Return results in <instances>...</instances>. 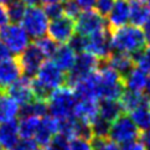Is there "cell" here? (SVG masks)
I'll list each match as a JSON object with an SVG mask.
<instances>
[{
	"instance_id": "cell-1",
	"label": "cell",
	"mask_w": 150,
	"mask_h": 150,
	"mask_svg": "<svg viewBox=\"0 0 150 150\" xmlns=\"http://www.w3.org/2000/svg\"><path fill=\"white\" fill-rule=\"evenodd\" d=\"M67 76L53 61H45L33 79L35 97L46 100L52 91L66 83Z\"/></svg>"
},
{
	"instance_id": "cell-2",
	"label": "cell",
	"mask_w": 150,
	"mask_h": 150,
	"mask_svg": "<svg viewBox=\"0 0 150 150\" xmlns=\"http://www.w3.org/2000/svg\"><path fill=\"white\" fill-rule=\"evenodd\" d=\"M112 45L113 51L125 52L133 56L146 47V40L144 31L139 26L132 24L112 30Z\"/></svg>"
},
{
	"instance_id": "cell-3",
	"label": "cell",
	"mask_w": 150,
	"mask_h": 150,
	"mask_svg": "<svg viewBox=\"0 0 150 150\" xmlns=\"http://www.w3.org/2000/svg\"><path fill=\"white\" fill-rule=\"evenodd\" d=\"M76 104L77 96L69 86H61V87L56 88L55 91H52L47 98L50 114L58 119L74 117Z\"/></svg>"
},
{
	"instance_id": "cell-4",
	"label": "cell",
	"mask_w": 150,
	"mask_h": 150,
	"mask_svg": "<svg viewBox=\"0 0 150 150\" xmlns=\"http://www.w3.org/2000/svg\"><path fill=\"white\" fill-rule=\"evenodd\" d=\"M29 36L30 35L24 29V26L16 23L6 24L0 28V41L14 55H21L29 46Z\"/></svg>"
},
{
	"instance_id": "cell-5",
	"label": "cell",
	"mask_w": 150,
	"mask_h": 150,
	"mask_svg": "<svg viewBox=\"0 0 150 150\" xmlns=\"http://www.w3.org/2000/svg\"><path fill=\"white\" fill-rule=\"evenodd\" d=\"M108 138L113 142L125 145L133 140L142 138V130L134 123L132 117L127 114H122L110 124Z\"/></svg>"
},
{
	"instance_id": "cell-6",
	"label": "cell",
	"mask_w": 150,
	"mask_h": 150,
	"mask_svg": "<svg viewBox=\"0 0 150 150\" xmlns=\"http://www.w3.org/2000/svg\"><path fill=\"white\" fill-rule=\"evenodd\" d=\"M49 20L50 19L45 13V9L37 5H29L21 23L30 36H33L34 39H39L47 34L50 25Z\"/></svg>"
},
{
	"instance_id": "cell-7",
	"label": "cell",
	"mask_w": 150,
	"mask_h": 150,
	"mask_svg": "<svg viewBox=\"0 0 150 150\" xmlns=\"http://www.w3.org/2000/svg\"><path fill=\"white\" fill-rule=\"evenodd\" d=\"M99 63H100V60L94 55H92V53L89 52L78 53L73 67L68 71L66 84L73 87L78 81L88 77L89 74H92L93 72L97 71L99 67Z\"/></svg>"
},
{
	"instance_id": "cell-8",
	"label": "cell",
	"mask_w": 150,
	"mask_h": 150,
	"mask_svg": "<svg viewBox=\"0 0 150 150\" xmlns=\"http://www.w3.org/2000/svg\"><path fill=\"white\" fill-rule=\"evenodd\" d=\"M108 26L104 16L100 15L97 10H82V13L76 19V31L83 36H91L104 30Z\"/></svg>"
},
{
	"instance_id": "cell-9",
	"label": "cell",
	"mask_w": 150,
	"mask_h": 150,
	"mask_svg": "<svg viewBox=\"0 0 150 150\" xmlns=\"http://www.w3.org/2000/svg\"><path fill=\"white\" fill-rule=\"evenodd\" d=\"M86 52L94 55L99 60H107L109 55L113 52L112 45V30L107 28L87 37V49Z\"/></svg>"
},
{
	"instance_id": "cell-10",
	"label": "cell",
	"mask_w": 150,
	"mask_h": 150,
	"mask_svg": "<svg viewBox=\"0 0 150 150\" xmlns=\"http://www.w3.org/2000/svg\"><path fill=\"white\" fill-rule=\"evenodd\" d=\"M45 58L46 56L44 55V52L40 50V47L35 42L33 45H29L19 57L24 76H28L30 78L35 77L42 63L45 62Z\"/></svg>"
},
{
	"instance_id": "cell-11",
	"label": "cell",
	"mask_w": 150,
	"mask_h": 150,
	"mask_svg": "<svg viewBox=\"0 0 150 150\" xmlns=\"http://www.w3.org/2000/svg\"><path fill=\"white\" fill-rule=\"evenodd\" d=\"M74 31H76V20L63 15L58 19L51 20L47 33L57 44H66L74 35Z\"/></svg>"
},
{
	"instance_id": "cell-12",
	"label": "cell",
	"mask_w": 150,
	"mask_h": 150,
	"mask_svg": "<svg viewBox=\"0 0 150 150\" xmlns=\"http://www.w3.org/2000/svg\"><path fill=\"white\" fill-rule=\"evenodd\" d=\"M23 74V67L19 58L6 57L0 61V88L8 89Z\"/></svg>"
},
{
	"instance_id": "cell-13",
	"label": "cell",
	"mask_w": 150,
	"mask_h": 150,
	"mask_svg": "<svg viewBox=\"0 0 150 150\" xmlns=\"http://www.w3.org/2000/svg\"><path fill=\"white\" fill-rule=\"evenodd\" d=\"M8 93L16 99L20 105H24L29 102L34 100L35 92H34V86H33V78L28 76L20 77L14 84H11L8 88Z\"/></svg>"
},
{
	"instance_id": "cell-14",
	"label": "cell",
	"mask_w": 150,
	"mask_h": 150,
	"mask_svg": "<svg viewBox=\"0 0 150 150\" xmlns=\"http://www.w3.org/2000/svg\"><path fill=\"white\" fill-rule=\"evenodd\" d=\"M107 18V23L110 30H115L127 25L128 21H130V3L128 0H115Z\"/></svg>"
},
{
	"instance_id": "cell-15",
	"label": "cell",
	"mask_w": 150,
	"mask_h": 150,
	"mask_svg": "<svg viewBox=\"0 0 150 150\" xmlns=\"http://www.w3.org/2000/svg\"><path fill=\"white\" fill-rule=\"evenodd\" d=\"M99 115V100L94 98L78 99L74 108V117L77 119L92 125V123Z\"/></svg>"
},
{
	"instance_id": "cell-16",
	"label": "cell",
	"mask_w": 150,
	"mask_h": 150,
	"mask_svg": "<svg viewBox=\"0 0 150 150\" xmlns=\"http://www.w3.org/2000/svg\"><path fill=\"white\" fill-rule=\"evenodd\" d=\"M20 138L19 123L16 120L0 123V144L5 150H13Z\"/></svg>"
},
{
	"instance_id": "cell-17",
	"label": "cell",
	"mask_w": 150,
	"mask_h": 150,
	"mask_svg": "<svg viewBox=\"0 0 150 150\" xmlns=\"http://www.w3.org/2000/svg\"><path fill=\"white\" fill-rule=\"evenodd\" d=\"M20 103L9 93H0V123L16 120L20 115Z\"/></svg>"
},
{
	"instance_id": "cell-18",
	"label": "cell",
	"mask_w": 150,
	"mask_h": 150,
	"mask_svg": "<svg viewBox=\"0 0 150 150\" xmlns=\"http://www.w3.org/2000/svg\"><path fill=\"white\" fill-rule=\"evenodd\" d=\"M105 61L108 62L115 71L119 72L122 74V77L127 76V74L135 67V62H134L133 56L129 55V53H125V52L113 51Z\"/></svg>"
},
{
	"instance_id": "cell-19",
	"label": "cell",
	"mask_w": 150,
	"mask_h": 150,
	"mask_svg": "<svg viewBox=\"0 0 150 150\" xmlns=\"http://www.w3.org/2000/svg\"><path fill=\"white\" fill-rule=\"evenodd\" d=\"M76 52L69 45L61 44L57 46L56 52L52 56V61L60 67L63 72H68L74 65L76 61Z\"/></svg>"
},
{
	"instance_id": "cell-20",
	"label": "cell",
	"mask_w": 150,
	"mask_h": 150,
	"mask_svg": "<svg viewBox=\"0 0 150 150\" xmlns=\"http://www.w3.org/2000/svg\"><path fill=\"white\" fill-rule=\"evenodd\" d=\"M125 112L120 104V100L114 99H100L99 100V118L112 124L118 117L124 114Z\"/></svg>"
},
{
	"instance_id": "cell-21",
	"label": "cell",
	"mask_w": 150,
	"mask_h": 150,
	"mask_svg": "<svg viewBox=\"0 0 150 150\" xmlns=\"http://www.w3.org/2000/svg\"><path fill=\"white\" fill-rule=\"evenodd\" d=\"M150 19V5L148 0L130 1V23L135 26H144Z\"/></svg>"
},
{
	"instance_id": "cell-22",
	"label": "cell",
	"mask_w": 150,
	"mask_h": 150,
	"mask_svg": "<svg viewBox=\"0 0 150 150\" xmlns=\"http://www.w3.org/2000/svg\"><path fill=\"white\" fill-rule=\"evenodd\" d=\"M123 81H124L125 89L134 91V92H143L146 87L148 77L143 69L134 67L127 76L123 77Z\"/></svg>"
},
{
	"instance_id": "cell-23",
	"label": "cell",
	"mask_w": 150,
	"mask_h": 150,
	"mask_svg": "<svg viewBox=\"0 0 150 150\" xmlns=\"http://www.w3.org/2000/svg\"><path fill=\"white\" fill-rule=\"evenodd\" d=\"M119 100L124 112H129L130 113L133 109L138 108L139 105L148 102V96H145L143 92H134V91L127 89L124 91V93H123Z\"/></svg>"
},
{
	"instance_id": "cell-24",
	"label": "cell",
	"mask_w": 150,
	"mask_h": 150,
	"mask_svg": "<svg viewBox=\"0 0 150 150\" xmlns=\"http://www.w3.org/2000/svg\"><path fill=\"white\" fill-rule=\"evenodd\" d=\"M41 119H42V117H36V115L21 117V119L19 122V129H20L21 138L34 139L40 128Z\"/></svg>"
},
{
	"instance_id": "cell-25",
	"label": "cell",
	"mask_w": 150,
	"mask_h": 150,
	"mask_svg": "<svg viewBox=\"0 0 150 150\" xmlns=\"http://www.w3.org/2000/svg\"><path fill=\"white\" fill-rule=\"evenodd\" d=\"M130 117L134 123L142 132H145L150 128V103L149 100L139 105L138 108L130 112Z\"/></svg>"
},
{
	"instance_id": "cell-26",
	"label": "cell",
	"mask_w": 150,
	"mask_h": 150,
	"mask_svg": "<svg viewBox=\"0 0 150 150\" xmlns=\"http://www.w3.org/2000/svg\"><path fill=\"white\" fill-rule=\"evenodd\" d=\"M47 110H49V105L44 99H37L29 102L24 105H21L20 115L26 117V115H36V117H45Z\"/></svg>"
},
{
	"instance_id": "cell-27",
	"label": "cell",
	"mask_w": 150,
	"mask_h": 150,
	"mask_svg": "<svg viewBox=\"0 0 150 150\" xmlns=\"http://www.w3.org/2000/svg\"><path fill=\"white\" fill-rule=\"evenodd\" d=\"M26 4L24 0H14L10 4L6 5V10H8V15H9V20L11 23H20L24 19V15L26 13Z\"/></svg>"
},
{
	"instance_id": "cell-28",
	"label": "cell",
	"mask_w": 150,
	"mask_h": 150,
	"mask_svg": "<svg viewBox=\"0 0 150 150\" xmlns=\"http://www.w3.org/2000/svg\"><path fill=\"white\" fill-rule=\"evenodd\" d=\"M35 44L44 52L46 58H52L53 53L56 52L58 46L57 42L53 39H51L50 36H42V37H39V39H35Z\"/></svg>"
},
{
	"instance_id": "cell-29",
	"label": "cell",
	"mask_w": 150,
	"mask_h": 150,
	"mask_svg": "<svg viewBox=\"0 0 150 150\" xmlns=\"http://www.w3.org/2000/svg\"><path fill=\"white\" fill-rule=\"evenodd\" d=\"M133 58H134V62H135L137 67L143 69L145 73H150V46H149V49L144 47L143 50L134 53Z\"/></svg>"
},
{
	"instance_id": "cell-30",
	"label": "cell",
	"mask_w": 150,
	"mask_h": 150,
	"mask_svg": "<svg viewBox=\"0 0 150 150\" xmlns=\"http://www.w3.org/2000/svg\"><path fill=\"white\" fill-rule=\"evenodd\" d=\"M40 150H72V149H71V143H69L68 139L58 133L52 138V140L46 146H44V149H40Z\"/></svg>"
},
{
	"instance_id": "cell-31",
	"label": "cell",
	"mask_w": 150,
	"mask_h": 150,
	"mask_svg": "<svg viewBox=\"0 0 150 150\" xmlns=\"http://www.w3.org/2000/svg\"><path fill=\"white\" fill-rule=\"evenodd\" d=\"M94 150H123L119 144L113 142L110 138H93Z\"/></svg>"
},
{
	"instance_id": "cell-32",
	"label": "cell",
	"mask_w": 150,
	"mask_h": 150,
	"mask_svg": "<svg viewBox=\"0 0 150 150\" xmlns=\"http://www.w3.org/2000/svg\"><path fill=\"white\" fill-rule=\"evenodd\" d=\"M45 13L47 14L50 20L58 19L65 15V10H63V3L55 1L50 4H45Z\"/></svg>"
},
{
	"instance_id": "cell-33",
	"label": "cell",
	"mask_w": 150,
	"mask_h": 150,
	"mask_svg": "<svg viewBox=\"0 0 150 150\" xmlns=\"http://www.w3.org/2000/svg\"><path fill=\"white\" fill-rule=\"evenodd\" d=\"M68 42H69L68 45L72 47L76 53L86 52V49H87V36H83L77 33L71 37V40Z\"/></svg>"
},
{
	"instance_id": "cell-34",
	"label": "cell",
	"mask_w": 150,
	"mask_h": 150,
	"mask_svg": "<svg viewBox=\"0 0 150 150\" xmlns=\"http://www.w3.org/2000/svg\"><path fill=\"white\" fill-rule=\"evenodd\" d=\"M71 149L72 150H94L93 140L83 137H76L71 139Z\"/></svg>"
},
{
	"instance_id": "cell-35",
	"label": "cell",
	"mask_w": 150,
	"mask_h": 150,
	"mask_svg": "<svg viewBox=\"0 0 150 150\" xmlns=\"http://www.w3.org/2000/svg\"><path fill=\"white\" fill-rule=\"evenodd\" d=\"M63 10H65V15L73 20L78 18V15L82 13V9L78 6V4L74 0H65L63 1Z\"/></svg>"
},
{
	"instance_id": "cell-36",
	"label": "cell",
	"mask_w": 150,
	"mask_h": 150,
	"mask_svg": "<svg viewBox=\"0 0 150 150\" xmlns=\"http://www.w3.org/2000/svg\"><path fill=\"white\" fill-rule=\"evenodd\" d=\"M13 150H40V149H39V144L36 143L35 139L21 138Z\"/></svg>"
},
{
	"instance_id": "cell-37",
	"label": "cell",
	"mask_w": 150,
	"mask_h": 150,
	"mask_svg": "<svg viewBox=\"0 0 150 150\" xmlns=\"http://www.w3.org/2000/svg\"><path fill=\"white\" fill-rule=\"evenodd\" d=\"M115 0H97L96 1V10L103 16H108Z\"/></svg>"
},
{
	"instance_id": "cell-38",
	"label": "cell",
	"mask_w": 150,
	"mask_h": 150,
	"mask_svg": "<svg viewBox=\"0 0 150 150\" xmlns=\"http://www.w3.org/2000/svg\"><path fill=\"white\" fill-rule=\"evenodd\" d=\"M123 150H146V145L140 139H137V140H133L130 143L123 145Z\"/></svg>"
},
{
	"instance_id": "cell-39",
	"label": "cell",
	"mask_w": 150,
	"mask_h": 150,
	"mask_svg": "<svg viewBox=\"0 0 150 150\" xmlns=\"http://www.w3.org/2000/svg\"><path fill=\"white\" fill-rule=\"evenodd\" d=\"M74 1L78 4V6L82 10H91L96 8V1L97 0H74Z\"/></svg>"
},
{
	"instance_id": "cell-40",
	"label": "cell",
	"mask_w": 150,
	"mask_h": 150,
	"mask_svg": "<svg viewBox=\"0 0 150 150\" xmlns=\"http://www.w3.org/2000/svg\"><path fill=\"white\" fill-rule=\"evenodd\" d=\"M8 21H10L9 15H8V10L3 4H0V28L4 25H6Z\"/></svg>"
},
{
	"instance_id": "cell-41",
	"label": "cell",
	"mask_w": 150,
	"mask_h": 150,
	"mask_svg": "<svg viewBox=\"0 0 150 150\" xmlns=\"http://www.w3.org/2000/svg\"><path fill=\"white\" fill-rule=\"evenodd\" d=\"M10 53H11V52L9 51L8 47L5 46L1 41H0V61L4 60V58H6V57H9Z\"/></svg>"
},
{
	"instance_id": "cell-42",
	"label": "cell",
	"mask_w": 150,
	"mask_h": 150,
	"mask_svg": "<svg viewBox=\"0 0 150 150\" xmlns=\"http://www.w3.org/2000/svg\"><path fill=\"white\" fill-rule=\"evenodd\" d=\"M144 36H145V40H146V45L150 46V19L144 24Z\"/></svg>"
},
{
	"instance_id": "cell-43",
	"label": "cell",
	"mask_w": 150,
	"mask_h": 150,
	"mask_svg": "<svg viewBox=\"0 0 150 150\" xmlns=\"http://www.w3.org/2000/svg\"><path fill=\"white\" fill-rule=\"evenodd\" d=\"M142 140L145 143V145L150 148V128L142 134Z\"/></svg>"
},
{
	"instance_id": "cell-44",
	"label": "cell",
	"mask_w": 150,
	"mask_h": 150,
	"mask_svg": "<svg viewBox=\"0 0 150 150\" xmlns=\"http://www.w3.org/2000/svg\"><path fill=\"white\" fill-rule=\"evenodd\" d=\"M145 92H146V96H148V97H150V77L148 78L146 87H145Z\"/></svg>"
},
{
	"instance_id": "cell-45",
	"label": "cell",
	"mask_w": 150,
	"mask_h": 150,
	"mask_svg": "<svg viewBox=\"0 0 150 150\" xmlns=\"http://www.w3.org/2000/svg\"><path fill=\"white\" fill-rule=\"evenodd\" d=\"M11 1H14V0H0V4H3V5H8V4H10Z\"/></svg>"
},
{
	"instance_id": "cell-46",
	"label": "cell",
	"mask_w": 150,
	"mask_h": 150,
	"mask_svg": "<svg viewBox=\"0 0 150 150\" xmlns=\"http://www.w3.org/2000/svg\"><path fill=\"white\" fill-rule=\"evenodd\" d=\"M55 1H60V0H41V3H44V4H50V3H55Z\"/></svg>"
},
{
	"instance_id": "cell-47",
	"label": "cell",
	"mask_w": 150,
	"mask_h": 150,
	"mask_svg": "<svg viewBox=\"0 0 150 150\" xmlns=\"http://www.w3.org/2000/svg\"><path fill=\"white\" fill-rule=\"evenodd\" d=\"M0 150H5V149L3 148V145H1V144H0Z\"/></svg>"
}]
</instances>
